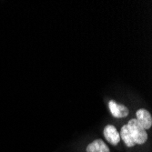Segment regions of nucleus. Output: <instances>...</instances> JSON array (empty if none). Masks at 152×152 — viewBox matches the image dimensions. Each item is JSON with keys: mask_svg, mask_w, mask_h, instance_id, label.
Listing matches in <instances>:
<instances>
[{"mask_svg": "<svg viewBox=\"0 0 152 152\" xmlns=\"http://www.w3.org/2000/svg\"><path fill=\"white\" fill-rule=\"evenodd\" d=\"M127 126L136 145H143L144 143H146V141L148 140L147 131L137 123V119H130L127 124Z\"/></svg>", "mask_w": 152, "mask_h": 152, "instance_id": "nucleus-1", "label": "nucleus"}, {"mask_svg": "<svg viewBox=\"0 0 152 152\" xmlns=\"http://www.w3.org/2000/svg\"><path fill=\"white\" fill-rule=\"evenodd\" d=\"M108 107L112 116L117 118H126L129 113V110L126 106L119 104L115 100H110L108 102Z\"/></svg>", "mask_w": 152, "mask_h": 152, "instance_id": "nucleus-2", "label": "nucleus"}, {"mask_svg": "<svg viewBox=\"0 0 152 152\" xmlns=\"http://www.w3.org/2000/svg\"><path fill=\"white\" fill-rule=\"evenodd\" d=\"M103 135L106 140L113 146H117L120 141L119 133L113 125H107L103 130Z\"/></svg>", "mask_w": 152, "mask_h": 152, "instance_id": "nucleus-3", "label": "nucleus"}, {"mask_svg": "<svg viewBox=\"0 0 152 152\" xmlns=\"http://www.w3.org/2000/svg\"><path fill=\"white\" fill-rule=\"evenodd\" d=\"M137 121L140 125L145 129H148L152 125V117L151 114L145 108H140L137 111Z\"/></svg>", "mask_w": 152, "mask_h": 152, "instance_id": "nucleus-4", "label": "nucleus"}, {"mask_svg": "<svg viewBox=\"0 0 152 152\" xmlns=\"http://www.w3.org/2000/svg\"><path fill=\"white\" fill-rule=\"evenodd\" d=\"M87 152H109L108 147L102 140H96L87 147Z\"/></svg>", "mask_w": 152, "mask_h": 152, "instance_id": "nucleus-5", "label": "nucleus"}, {"mask_svg": "<svg viewBox=\"0 0 152 152\" xmlns=\"http://www.w3.org/2000/svg\"><path fill=\"white\" fill-rule=\"evenodd\" d=\"M120 139H122V140L125 143V145L129 148H132L136 145L133 137L128 129V126L127 125H124L122 128H121V130H120Z\"/></svg>", "mask_w": 152, "mask_h": 152, "instance_id": "nucleus-6", "label": "nucleus"}]
</instances>
